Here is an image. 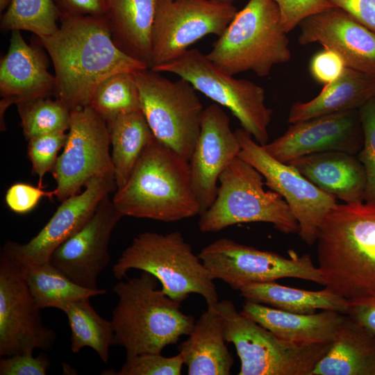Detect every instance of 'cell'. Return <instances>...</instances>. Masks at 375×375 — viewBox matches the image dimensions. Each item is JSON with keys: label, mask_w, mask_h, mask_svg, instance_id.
I'll list each match as a JSON object with an SVG mask.
<instances>
[{"label": "cell", "mask_w": 375, "mask_h": 375, "mask_svg": "<svg viewBox=\"0 0 375 375\" xmlns=\"http://www.w3.org/2000/svg\"><path fill=\"white\" fill-rule=\"evenodd\" d=\"M37 41L53 62V95L70 111L89 106L94 90L108 77L149 68L117 47L105 15H61L58 29Z\"/></svg>", "instance_id": "cell-1"}, {"label": "cell", "mask_w": 375, "mask_h": 375, "mask_svg": "<svg viewBox=\"0 0 375 375\" xmlns=\"http://www.w3.org/2000/svg\"><path fill=\"white\" fill-rule=\"evenodd\" d=\"M316 241L325 287L349 302L375 298V202L337 203Z\"/></svg>", "instance_id": "cell-2"}, {"label": "cell", "mask_w": 375, "mask_h": 375, "mask_svg": "<svg viewBox=\"0 0 375 375\" xmlns=\"http://www.w3.org/2000/svg\"><path fill=\"white\" fill-rule=\"evenodd\" d=\"M112 200L124 217L174 222L200 215L189 161L155 137Z\"/></svg>", "instance_id": "cell-3"}, {"label": "cell", "mask_w": 375, "mask_h": 375, "mask_svg": "<svg viewBox=\"0 0 375 375\" xmlns=\"http://www.w3.org/2000/svg\"><path fill=\"white\" fill-rule=\"evenodd\" d=\"M158 283L154 276L142 272L113 286L118 298L111 318L114 346L125 349L126 358L161 353L192 329L194 317L183 313L181 303L158 289Z\"/></svg>", "instance_id": "cell-4"}, {"label": "cell", "mask_w": 375, "mask_h": 375, "mask_svg": "<svg viewBox=\"0 0 375 375\" xmlns=\"http://www.w3.org/2000/svg\"><path fill=\"white\" fill-rule=\"evenodd\" d=\"M131 269L150 273L169 297L181 303L190 294L201 295L207 306L219 301L215 280L179 231H147L134 238L112 269L119 281Z\"/></svg>", "instance_id": "cell-5"}, {"label": "cell", "mask_w": 375, "mask_h": 375, "mask_svg": "<svg viewBox=\"0 0 375 375\" xmlns=\"http://www.w3.org/2000/svg\"><path fill=\"white\" fill-rule=\"evenodd\" d=\"M286 34L274 0H249L206 56L230 75L251 71L266 76L291 58Z\"/></svg>", "instance_id": "cell-6"}, {"label": "cell", "mask_w": 375, "mask_h": 375, "mask_svg": "<svg viewBox=\"0 0 375 375\" xmlns=\"http://www.w3.org/2000/svg\"><path fill=\"white\" fill-rule=\"evenodd\" d=\"M219 182L215 201L199 215L201 232L265 222L285 234L298 233V222L286 201L277 192L264 189L263 176L247 162L238 156L221 174Z\"/></svg>", "instance_id": "cell-7"}, {"label": "cell", "mask_w": 375, "mask_h": 375, "mask_svg": "<svg viewBox=\"0 0 375 375\" xmlns=\"http://www.w3.org/2000/svg\"><path fill=\"white\" fill-rule=\"evenodd\" d=\"M222 315L226 342L240 360L238 375H311L331 343L299 344L283 340L245 316L229 300L213 305Z\"/></svg>", "instance_id": "cell-8"}, {"label": "cell", "mask_w": 375, "mask_h": 375, "mask_svg": "<svg viewBox=\"0 0 375 375\" xmlns=\"http://www.w3.org/2000/svg\"><path fill=\"white\" fill-rule=\"evenodd\" d=\"M133 76L141 110L154 137L189 161L204 110L195 88L183 78L172 81L149 68Z\"/></svg>", "instance_id": "cell-9"}, {"label": "cell", "mask_w": 375, "mask_h": 375, "mask_svg": "<svg viewBox=\"0 0 375 375\" xmlns=\"http://www.w3.org/2000/svg\"><path fill=\"white\" fill-rule=\"evenodd\" d=\"M151 69L187 80L196 90L228 108L258 144L267 143L272 110L265 105V91L260 85L234 78L197 49H188L174 60Z\"/></svg>", "instance_id": "cell-10"}, {"label": "cell", "mask_w": 375, "mask_h": 375, "mask_svg": "<svg viewBox=\"0 0 375 375\" xmlns=\"http://www.w3.org/2000/svg\"><path fill=\"white\" fill-rule=\"evenodd\" d=\"M290 255L285 258L227 238L211 242L198 254L214 280H221L235 290L249 283L285 278H300L324 286L321 272L309 255L299 256L294 251Z\"/></svg>", "instance_id": "cell-11"}, {"label": "cell", "mask_w": 375, "mask_h": 375, "mask_svg": "<svg viewBox=\"0 0 375 375\" xmlns=\"http://www.w3.org/2000/svg\"><path fill=\"white\" fill-rule=\"evenodd\" d=\"M235 133L241 146L238 157L255 167L265 178V185L283 197L298 222L297 233L307 244H314L325 216L337 204L336 198L320 190L292 165L272 157L242 128Z\"/></svg>", "instance_id": "cell-12"}, {"label": "cell", "mask_w": 375, "mask_h": 375, "mask_svg": "<svg viewBox=\"0 0 375 375\" xmlns=\"http://www.w3.org/2000/svg\"><path fill=\"white\" fill-rule=\"evenodd\" d=\"M238 12L212 0H160L151 33L152 69L177 58L208 35L219 37Z\"/></svg>", "instance_id": "cell-13"}, {"label": "cell", "mask_w": 375, "mask_h": 375, "mask_svg": "<svg viewBox=\"0 0 375 375\" xmlns=\"http://www.w3.org/2000/svg\"><path fill=\"white\" fill-rule=\"evenodd\" d=\"M110 145L106 122L90 106L71 111L63 151L51 172L59 201L79 193L94 176H115Z\"/></svg>", "instance_id": "cell-14"}, {"label": "cell", "mask_w": 375, "mask_h": 375, "mask_svg": "<svg viewBox=\"0 0 375 375\" xmlns=\"http://www.w3.org/2000/svg\"><path fill=\"white\" fill-rule=\"evenodd\" d=\"M40 310L23 272L1 251L0 357L52 349L56 334L44 324Z\"/></svg>", "instance_id": "cell-15"}, {"label": "cell", "mask_w": 375, "mask_h": 375, "mask_svg": "<svg viewBox=\"0 0 375 375\" xmlns=\"http://www.w3.org/2000/svg\"><path fill=\"white\" fill-rule=\"evenodd\" d=\"M117 190L114 175L93 177L83 192L61 201L48 222L28 242L8 241L1 251L23 272L49 262L53 251L88 223L100 201Z\"/></svg>", "instance_id": "cell-16"}, {"label": "cell", "mask_w": 375, "mask_h": 375, "mask_svg": "<svg viewBox=\"0 0 375 375\" xmlns=\"http://www.w3.org/2000/svg\"><path fill=\"white\" fill-rule=\"evenodd\" d=\"M123 217L109 194L106 196L88 223L53 251L49 262L74 283L98 289L99 276L110 260L112 232Z\"/></svg>", "instance_id": "cell-17"}, {"label": "cell", "mask_w": 375, "mask_h": 375, "mask_svg": "<svg viewBox=\"0 0 375 375\" xmlns=\"http://www.w3.org/2000/svg\"><path fill=\"white\" fill-rule=\"evenodd\" d=\"M363 142L358 110L323 115L292 124L280 137L262 145L276 160L288 163L315 153H358Z\"/></svg>", "instance_id": "cell-18"}, {"label": "cell", "mask_w": 375, "mask_h": 375, "mask_svg": "<svg viewBox=\"0 0 375 375\" xmlns=\"http://www.w3.org/2000/svg\"><path fill=\"white\" fill-rule=\"evenodd\" d=\"M240 150L229 118L219 105L212 103L204 108L200 135L189 160L192 188L200 215L215 201L221 174Z\"/></svg>", "instance_id": "cell-19"}, {"label": "cell", "mask_w": 375, "mask_h": 375, "mask_svg": "<svg viewBox=\"0 0 375 375\" xmlns=\"http://www.w3.org/2000/svg\"><path fill=\"white\" fill-rule=\"evenodd\" d=\"M299 25V44L319 43L340 54L347 67L375 75V32L343 10L332 8Z\"/></svg>", "instance_id": "cell-20"}, {"label": "cell", "mask_w": 375, "mask_h": 375, "mask_svg": "<svg viewBox=\"0 0 375 375\" xmlns=\"http://www.w3.org/2000/svg\"><path fill=\"white\" fill-rule=\"evenodd\" d=\"M48 65L42 48L28 44L20 31H12L8 51L0 62L1 131L5 111L10 105L53 94L56 78Z\"/></svg>", "instance_id": "cell-21"}, {"label": "cell", "mask_w": 375, "mask_h": 375, "mask_svg": "<svg viewBox=\"0 0 375 375\" xmlns=\"http://www.w3.org/2000/svg\"><path fill=\"white\" fill-rule=\"evenodd\" d=\"M288 163L320 190L345 203L365 201V173L355 154L344 151L320 152Z\"/></svg>", "instance_id": "cell-22"}, {"label": "cell", "mask_w": 375, "mask_h": 375, "mask_svg": "<svg viewBox=\"0 0 375 375\" xmlns=\"http://www.w3.org/2000/svg\"><path fill=\"white\" fill-rule=\"evenodd\" d=\"M277 337L299 344L331 343L345 314L297 313L246 300L240 311Z\"/></svg>", "instance_id": "cell-23"}, {"label": "cell", "mask_w": 375, "mask_h": 375, "mask_svg": "<svg viewBox=\"0 0 375 375\" xmlns=\"http://www.w3.org/2000/svg\"><path fill=\"white\" fill-rule=\"evenodd\" d=\"M224 324L214 306L195 321L187 340L178 347L189 375H228L234 359L226 346Z\"/></svg>", "instance_id": "cell-24"}, {"label": "cell", "mask_w": 375, "mask_h": 375, "mask_svg": "<svg viewBox=\"0 0 375 375\" xmlns=\"http://www.w3.org/2000/svg\"><path fill=\"white\" fill-rule=\"evenodd\" d=\"M160 0H107L105 14L117 47L151 68V33Z\"/></svg>", "instance_id": "cell-25"}, {"label": "cell", "mask_w": 375, "mask_h": 375, "mask_svg": "<svg viewBox=\"0 0 375 375\" xmlns=\"http://www.w3.org/2000/svg\"><path fill=\"white\" fill-rule=\"evenodd\" d=\"M311 375H375V335L345 314Z\"/></svg>", "instance_id": "cell-26"}, {"label": "cell", "mask_w": 375, "mask_h": 375, "mask_svg": "<svg viewBox=\"0 0 375 375\" xmlns=\"http://www.w3.org/2000/svg\"><path fill=\"white\" fill-rule=\"evenodd\" d=\"M374 97L375 75L347 67L339 78L324 85L315 98L293 103L288 122L292 124L323 115L358 110Z\"/></svg>", "instance_id": "cell-27"}, {"label": "cell", "mask_w": 375, "mask_h": 375, "mask_svg": "<svg viewBox=\"0 0 375 375\" xmlns=\"http://www.w3.org/2000/svg\"><path fill=\"white\" fill-rule=\"evenodd\" d=\"M239 292L246 300L297 313L329 310L347 314L349 305V301L326 287L322 290L310 291L281 285L273 281L249 283Z\"/></svg>", "instance_id": "cell-28"}, {"label": "cell", "mask_w": 375, "mask_h": 375, "mask_svg": "<svg viewBox=\"0 0 375 375\" xmlns=\"http://www.w3.org/2000/svg\"><path fill=\"white\" fill-rule=\"evenodd\" d=\"M117 189L126 183L135 163L154 135L142 112L122 114L107 123Z\"/></svg>", "instance_id": "cell-29"}, {"label": "cell", "mask_w": 375, "mask_h": 375, "mask_svg": "<svg viewBox=\"0 0 375 375\" xmlns=\"http://www.w3.org/2000/svg\"><path fill=\"white\" fill-rule=\"evenodd\" d=\"M59 310L66 315L68 320L71 351L76 353L84 347H90L104 363H108L110 347L115 343L111 320L103 318L96 312L90 298L68 302Z\"/></svg>", "instance_id": "cell-30"}, {"label": "cell", "mask_w": 375, "mask_h": 375, "mask_svg": "<svg viewBox=\"0 0 375 375\" xmlns=\"http://www.w3.org/2000/svg\"><path fill=\"white\" fill-rule=\"evenodd\" d=\"M23 273L28 290L41 310L60 309L68 302L107 292L106 289H90L74 283L50 262L30 267Z\"/></svg>", "instance_id": "cell-31"}, {"label": "cell", "mask_w": 375, "mask_h": 375, "mask_svg": "<svg viewBox=\"0 0 375 375\" xmlns=\"http://www.w3.org/2000/svg\"><path fill=\"white\" fill-rule=\"evenodd\" d=\"M60 12L53 0H11L1 18L4 31H26L38 38L53 34Z\"/></svg>", "instance_id": "cell-32"}, {"label": "cell", "mask_w": 375, "mask_h": 375, "mask_svg": "<svg viewBox=\"0 0 375 375\" xmlns=\"http://www.w3.org/2000/svg\"><path fill=\"white\" fill-rule=\"evenodd\" d=\"M89 106L106 123L122 114L141 110L133 74L119 72L106 78L94 90Z\"/></svg>", "instance_id": "cell-33"}, {"label": "cell", "mask_w": 375, "mask_h": 375, "mask_svg": "<svg viewBox=\"0 0 375 375\" xmlns=\"http://www.w3.org/2000/svg\"><path fill=\"white\" fill-rule=\"evenodd\" d=\"M25 138L68 131L71 111L57 99L49 97L25 101L17 104Z\"/></svg>", "instance_id": "cell-34"}, {"label": "cell", "mask_w": 375, "mask_h": 375, "mask_svg": "<svg viewBox=\"0 0 375 375\" xmlns=\"http://www.w3.org/2000/svg\"><path fill=\"white\" fill-rule=\"evenodd\" d=\"M363 142L358 158L363 166L366 186L365 201L375 202V97L359 109Z\"/></svg>", "instance_id": "cell-35"}, {"label": "cell", "mask_w": 375, "mask_h": 375, "mask_svg": "<svg viewBox=\"0 0 375 375\" xmlns=\"http://www.w3.org/2000/svg\"><path fill=\"white\" fill-rule=\"evenodd\" d=\"M184 360L178 353L172 357H165L161 353H145L131 358L119 371L103 370V375H180Z\"/></svg>", "instance_id": "cell-36"}, {"label": "cell", "mask_w": 375, "mask_h": 375, "mask_svg": "<svg viewBox=\"0 0 375 375\" xmlns=\"http://www.w3.org/2000/svg\"><path fill=\"white\" fill-rule=\"evenodd\" d=\"M67 138L65 131H59L37 135L28 140V157L32 173L39 178V186L43 187L44 175L53 169L58 153L64 147Z\"/></svg>", "instance_id": "cell-37"}, {"label": "cell", "mask_w": 375, "mask_h": 375, "mask_svg": "<svg viewBox=\"0 0 375 375\" xmlns=\"http://www.w3.org/2000/svg\"><path fill=\"white\" fill-rule=\"evenodd\" d=\"M277 4L283 27L290 32L306 18L335 6L328 0H274Z\"/></svg>", "instance_id": "cell-38"}, {"label": "cell", "mask_w": 375, "mask_h": 375, "mask_svg": "<svg viewBox=\"0 0 375 375\" xmlns=\"http://www.w3.org/2000/svg\"><path fill=\"white\" fill-rule=\"evenodd\" d=\"M53 191H45L43 187L33 186L24 183L12 184L7 190L5 201L8 208L17 214H25L35 208L42 197L51 199Z\"/></svg>", "instance_id": "cell-39"}, {"label": "cell", "mask_w": 375, "mask_h": 375, "mask_svg": "<svg viewBox=\"0 0 375 375\" xmlns=\"http://www.w3.org/2000/svg\"><path fill=\"white\" fill-rule=\"evenodd\" d=\"M346 67V63L340 54L325 47L312 56L309 64L312 77L324 85L339 78Z\"/></svg>", "instance_id": "cell-40"}, {"label": "cell", "mask_w": 375, "mask_h": 375, "mask_svg": "<svg viewBox=\"0 0 375 375\" xmlns=\"http://www.w3.org/2000/svg\"><path fill=\"white\" fill-rule=\"evenodd\" d=\"M50 367V360L45 353L37 357L33 354H17L2 357L0 375H44Z\"/></svg>", "instance_id": "cell-41"}, {"label": "cell", "mask_w": 375, "mask_h": 375, "mask_svg": "<svg viewBox=\"0 0 375 375\" xmlns=\"http://www.w3.org/2000/svg\"><path fill=\"white\" fill-rule=\"evenodd\" d=\"M375 32V0H328Z\"/></svg>", "instance_id": "cell-42"}, {"label": "cell", "mask_w": 375, "mask_h": 375, "mask_svg": "<svg viewBox=\"0 0 375 375\" xmlns=\"http://www.w3.org/2000/svg\"><path fill=\"white\" fill-rule=\"evenodd\" d=\"M53 1L61 15L103 16L107 8V0Z\"/></svg>", "instance_id": "cell-43"}, {"label": "cell", "mask_w": 375, "mask_h": 375, "mask_svg": "<svg viewBox=\"0 0 375 375\" xmlns=\"http://www.w3.org/2000/svg\"><path fill=\"white\" fill-rule=\"evenodd\" d=\"M346 315L375 335V298L350 301Z\"/></svg>", "instance_id": "cell-44"}, {"label": "cell", "mask_w": 375, "mask_h": 375, "mask_svg": "<svg viewBox=\"0 0 375 375\" xmlns=\"http://www.w3.org/2000/svg\"><path fill=\"white\" fill-rule=\"evenodd\" d=\"M11 0H0V10L1 12L6 10L10 3Z\"/></svg>", "instance_id": "cell-45"}, {"label": "cell", "mask_w": 375, "mask_h": 375, "mask_svg": "<svg viewBox=\"0 0 375 375\" xmlns=\"http://www.w3.org/2000/svg\"><path fill=\"white\" fill-rule=\"evenodd\" d=\"M212 1L228 3H233V2L235 1V0H212Z\"/></svg>", "instance_id": "cell-46"}]
</instances>
